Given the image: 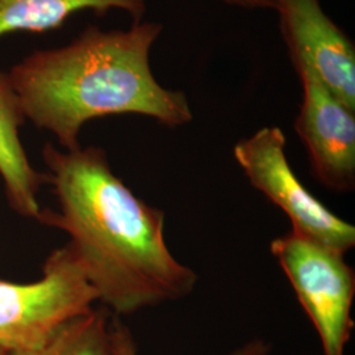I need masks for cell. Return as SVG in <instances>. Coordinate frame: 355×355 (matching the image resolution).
<instances>
[{"mask_svg": "<svg viewBox=\"0 0 355 355\" xmlns=\"http://www.w3.org/2000/svg\"><path fill=\"white\" fill-rule=\"evenodd\" d=\"M110 325V311L94 306L64 322L41 347L8 355H112Z\"/></svg>", "mask_w": 355, "mask_h": 355, "instance_id": "cell-10", "label": "cell"}, {"mask_svg": "<svg viewBox=\"0 0 355 355\" xmlns=\"http://www.w3.org/2000/svg\"><path fill=\"white\" fill-rule=\"evenodd\" d=\"M161 32L149 21L127 31L89 26L64 48L32 53L8 73L26 119L64 150L79 148L82 127L105 116L142 114L168 128L190 123L186 95L153 76L150 49Z\"/></svg>", "mask_w": 355, "mask_h": 355, "instance_id": "cell-2", "label": "cell"}, {"mask_svg": "<svg viewBox=\"0 0 355 355\" xmlns=\"http://www.w3.org/2000/svg\"><path fill=\"white\" fill-rule=\"evenodd\" d=\"M233 155L254 189L288 216L292 232L343 255L354 248V225L334 215L292 170L280 128H261L239 141Z\"/></svg>", "mask_w": 355, "mask_h": 355, "instance_id": "cell-5", "label": "cell"}, {"mask_svg": "<svg viewBox=\"0 0 355 355\" xmlns=\"http://www.w3.org/2000/svg\"><path fill=\"white\" fill-rule=\"evenodd\" d=\"M280 31L292 64L312 69L322 85L355 111V49L324 12L320 0H275Z\"/></svg>", "mask_w": 355, "mask_h": 355, "instance_id": "cell-7", "label": "cell"}, {"mask_svg": "<svg viewBox=\"0 0 355 355\" xmlns=\"http://www.w3.org/2000/svg\"><path fill=\"white\" fill-rule=\"evenodd\" d=\"M96 302L76 254L69 245L58 248L45 259L41 279H0V347L8 353L38 349Z\"/></svg>", "mask_w": 355, "mask_h": 355, "instance_id": "cell-3", "label": "cell"}, {"mask_svg": "<svg viewBox=\"0 0 355 355\" xmlns=\"http://www.w3.org/2000/svg\"><path fill=\"white\" fill-rule=\"evenodd\" d=\"M303 86L295 130L320 183L334 192L355 189V111L327 89L311 67L293 64Z\"/></svg>", "mask_w": 355, "mask_h": 355, "instance_id": "cell-6", "label": "cell"}, {"mask_svg": "<svg viewBox=\"0 0 355 355\" xmlns=\"http://www.w3.org/2000/svg\"><path fill=\"white\" fill-rule=\"evenodd\" d=\"M0 355H8V352H6V350H3V349L0 347Z\"/></svg>", "mask_w": 355, "mask_h": 355, "instance_id": "cell-13", "label": "cell"}, {"mask_svg": "<svg viewBox=\"0 0 355 355\" xmlns=\"http://www.w3.org/2000/svg\"><path fill=\"white\" fill-rule=\"evenodd\" d=\"M121 10L130 15L133 24L141 23L145 0H0V37L15 32L44 33L58 29L76 12L94 11L104 15Z\"/></svg>", "mask_w": 355, "mask_h": 355, "instance_id": "cell-9", "label": "cell"}, {"mask_svg": "<svg viewBox=\"0 0 355 355\" xmlns=\"http://www.w3.org/2000/svg\"><path fill=\"white\" fill-rule=\"evenodd\" d=\"M224 1L230 6H237L242 8H249V10H274L275 7V0H220Z\"/></svg>", "mask_w": 355, "mask_h": 355, "instance_id": "cell-12", "label": "cell"}, {"mask_svg": "<svg viewBox=\"0 0 355 355\" xmlns=\"http://www.w3.org/2000/svg\"><path fill=\"white\" fill-rule=\"evenodd\" d=\"M42 157L58 211L42 209L38 223L67 233L102 306L121 318L193 291L198 274L167 248L165 212L114 174L102 148L46 144Z\"/></svg>", "mask_w": 355, "mask_h": 355, "instance_id": "cell-1", "label": "cell"}, {"mask_svg": "<svg viewBox=\"0 0 355 355\" xmlns=\"http://www.w3.org/2000/svg\"><path fill=\"white\" fill-rule=\"evenodd\" d=\"M24 121L11 78L0 70V178L13 211L38 221L44 209L38 203V191L48 183V177L36 171L28 159L19 133Z\"/></svg>", "mask_w": 355, "mask_h": 355, "instance_id": "cell-8", "label": "cell"}, {"mask_svg": "<svg viewBox=\"0 0 355 355\" xmlns=\"http://www.w3.org/2000/svg\"><path fill=\"white\" fill-rule=\"evenodd\" d=\"M111 331V346H112V355H139L137 345L135 337L127 324H124L120 318L114 316L111 320L110 325ZM271 352V345L262 340L254 338L249 343L240 346L239 349L233 350L229 355H268Z\"/></svg>", "mask_w": 355, "mask_h": 355, "instance_id": "cell-11", "label": "cell"}, {"mask_svg": "<svg viewBox=\"0 0 355 355\" xmlns=\"http://www.w3.org/2000/svg\"><path fill=\"white\" fill-rule=\"evenodd\" d=\"M270 250L318 331L324 355H345L354 329V268L343 254L292 230L272 240Z\"/></svg>", "mask_w": 355, "mask_h": 355, "instance_id": "cell-4", "label": "cell"}]
</instances>
